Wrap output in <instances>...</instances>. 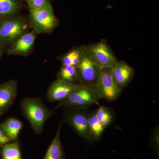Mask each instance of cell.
<instances>
[{"mask_svg": "<svg viewBox=\"0 0 159 159\" xmlns=\"http://www.w3.org/2000/svg\"><path fill=\"white\" fill-rule=\"evenodd\" d=\"M22 113L28 120L36 134H41L47 121L54 114V110L46 107L40 97H27L20 103Z\"/></svg>", "mask_w": 159, "mask_h": 159, "instance_id": "6da1fadb", "label": "cell"}, {"mask_svg": "<svg viewBox=\"0 0 159 159\" xmlns=\"http://www.w3.org/2000/svg\"><path fill=\"white\" fill-rule=\"evenodd\" d=\"M101 99L95 86L83 84L81 87L72 93L62 101L58 102L53 110L64 107L71 108H88L94 104H99Z\"/></svg>", "mask_w": 159, "mask_h": 159, "instance_id": "7a4b0ae2", "label": "cell"}, {"mask_svg": "<svg viewBox=\"0 0 159 159\" xmlns=\"http://www.w3.org/2000/svg\"><path fill=\"white\" fill-rule=\"evenodd\" d=\"M88 108H64V119L68 125L87 143L94 142L89 129Z\"/></svg>", "mask_w": 159, "mask_h": 159, "instance_id": "3957f363", "label": "cell"}, {"mask_svg": "<svg viewBox=\"0 0 159 159\" xmlns=\"http://www.w3.org/2000/svg\"><path fill=\"white\" fill-rule=\"evenodd\" d=\"M29 17L34 31L38 34L51 33L58 25V20L50 3L30 11Z\"/></svg>", "mask_w": 159, "mask_h": 159, "instance_id": "277c9868", "label": "cell"}, {"mask_svg": "<svg viewBox=\"0 0 159 159\" xmlns=\"http://www.w3.org/2000/svg\"><path fill=\"white\" fill-rule=\"evenodd\" d=\"M28 25L21 18L9 17L0 18V45L11 44L25 33Z\"/></svg>", "mask_w": 159, "mask_h": 159, "instance_id": "5b68a950", "label": "cell"}, {"mask_svg": "<svg viewBox=\"0 0 159 159\" xmlns=\"http://www.w3.org/2000/svg\"><path fill=\"white\" fill-rule=\"evenodd\" d=\"M77 68L78 83L96 87L101 70L94 61L87 49Z\"/></svg>", "mask_w": 159, "mask_h": 159, "instance_id": "8992f818", "label": "cell"}, {"mask_svg": "<svg viewBox=\"0 0 159 159\" xmlns=\"http://www.w3.org/2000/svg\"><path fill=\"white\" fill-rule=\"evenodd\" d=\"M94 61L102 69L111 68L118 61L105 40L86 46Z\"/></svg>", "mask_w": 159, "mask_h": 159, "instance_id": "52a82bcc", "label": "cell"}, {"mask_svg": "<svg viewBox=\"0 0 159 159\" xmlns=\"http://www.w3.org/2000/svg\"><path fill=\"white\" fill-rule=\"evenodd\" d=\"M96 88L100 98L109 102L116 100L122 92L114 81L111 74V68L101 70Z\"/></svg>", "mask_w": 159, "mask_h": 159, "instance_id": "ba28073f", "label": "cell"}, {"mask_svg": "<svg viewBox=\"0 0 159 159\" xmlns=\"http://www.w3.org/2000/svg\"><path fill=\"white\" fill-rule=\"evenodd\" d=\"M83 84L69 83L57 79L53 81L47 91V98L51 102H60L81 87Z\"/></svg>", "mask_w": 159, "mask_h": 159, "instance_id": "9c48e42d", "label": "cell"}, {"mask_svg": "<svg viewBox=\"0 0 159 159\" xmlns=\"http://www.w3.org/2000/svg\"><path fill=\"white\" fill-rule=\"evenodd\" d=\"M111 74L117 86L122 90L126 87L133 79L135 70L124 61H118L111 68Z\"/></svg>", "mask_w": 159, "mask_h": 159, "instance_id": "30bf717a", "label": "cell"}, {"mask_svg": "<svg viewBox=\"0 0 159 159\" xmlns=\"http://www.w3.org/2000/svg\"><path fill=\"white\" fill-rule=\"evenodd\" d=\"M17 83L14 80L0 84V116L10 108L17 93Z\"/></svg>", "mask_w": 159, "mask_h": 159, "instance_id": "8fae6325", "label": "cell"}, {"mask_svg": "<svg viewBox=\"0 0 159 159\" xmlns=\"http://www.w3.org/2000/svg\"><path fill=\"white\" fill-rule=\"evenodd\" d=\"M35 40L34 31L24 33L10 44L7 53L9 55H25L32 50Z\"/></svg>", "mask_w": 159, "mask_h": 159, "instance_id": "7c38bea8", "label": "cell"}, {"mask_svg": "<svg viewBox=\"0 0 159 159\" xmlns=\"http://www.w3.org/2000/svg\"><path fill=\"white\" fill-rule=\"evenodd\" d=\"M61 126V124H60L55 136L49 146L43 159H66L60 139Z\"/></svg>", "mask_w": 159, "mask_h": 159, "instance_id": "4fadbf2b", "label": "cell"}, {"mask_svg": "<svg viewBox=\"0 0 159 159\" xmlns=\"http://www.w3.org/2000/svg\"><path fill=\"white\" fill-rule=\"evenodd\" d=\"M0 125L10 141L16 142L22 129L23 123L16 118H9L0 124Z\"/></svg>", "mask_w": 159, "mask_h": 159, "instance_id": "5bb4252c", "label": "cell"}, {"mask_svg": "<svg viewBox=\"0 0 159 159\" xmlns=\"http://www.w3.org/2000/svg\"><path fill=\"white\" fill-rule=\"evenodd\" d=\"M86 50L85 46H81L71 50L60 57L59 59L63 66H72L77 67L82 59Z\"/></svg>", "mask_w": 159, "mask_h": 159, "instance_id": "9a60e30c", "label": "cell"}, {"mask_svg": "<svg viewBox=\"0 0 159 159\" xmlns=\"http://www.w3.org/2000/svg\"><path fill=\"white\" fill-rule=\"evenodd\" d=\"M88 125L94 142H97L101 139L105 128L97 118L95 111L91 113H90Z\"/></svg>", "mask_w": 159, "mask_h": 159, "instance_id": "2e32d148", "label": "cell"}, {"mask_svg": "<svg viewBox=\"0 0 159 159\" xmlns=\"http://www.w3.org/2000/svg\"><path fill=\"white\" fill-rule=\"evenodd\" d=\"M20 8L17 0H0V18L12 16Z\"/></svg>", "mask_w": 159, "mask_h": 159, "instance_id": "e0dca14e", "label": "cell"}, {"mask_svg": "<svg viewBox=\"0 0 159 159\" xmlns=\"http://www.w3.org/2000/svg\"><path fill=\"white\" fill-rule=\"evenodd\" d=\"M57 79L69 83H76L77 81V71L76 67L62 65L57 74Z\"/></svg>", "mask_w": 159, "mask_h": 159, "instance_id": "ac0fdd59", "label": "cell"}, {"mask_svg": "<svg viewBox=\"0 0 159 159\" xmlns=\"http://www.w3.org/2000/svg\"><path fill=\"white\" fill-rule=\"evenodd\" d=\"M2 155L3 159H21L19 145L16 141L3 146Z\"/></svg>", "mask_w": 159, "mask_h": 159, "instance_id": "d6986e66", "label": "cell"}, {"mask_svg": "<svg viewBox=\"0 0 159 159\" xmlns=\"http://www.w3.org/2000/svg\"><path fill=\"white\" fill-rule=\"evenodd\" d=\"M95 112L97 118L105 129L113 121L114 114L112 111L105 106H100Z\"/></svg>", "mask_w": 159, "mask_h": 159, "instance_id": "ffe728a7", "label": "cell"}, {"mask_svg": "<svg viewBox=\"0 0 159 159\" xmlns=\"http://www.w3.org/2000/svg\"><path fill=\"white\" fill-rule=\"evenodd\" d=\"M149 145L156 154L159 156V128L157 126L152 132L149 141Z\"/></svg>", "mask_w": 159, "mask_h": 159, "instance_id": "44dd1931", "label": "cell"}, {"mask_svg": "<svg viewBox=\"0 0 159 159\" xmlns=\"http://www.w3.org/2000/svg\"><path fill=\"white\" fill-rule=\"evenodd\" d=\"M28 3L29 10L39 9L50 4L49 0H26Z\"/></svg>", "mask_w": 159, "mask_h": 159, "instance_id": "7402d4cb", "label": "cell"}, {"mask_svg": "<svg viewBox=\"0 0 159 159\" xmlns=\"http://www.w3.org/2000/svg\"><path fill=\"white\" fill-rule=\"evenodd\" d=\"M10 142V140L4 133L0 125V146H4Z\"/></svg>", "mask_w": 159, "mask_h": 159, "instance_id": "603a6c76", "label": "cell"}, {"mask_svg": "<svg viewBox=\"0 0 159 159\" xmlns=\"http://www.w3.org/2000/svg\"><path fill=\"white\" fill-rule=\"evenodd\" d=\"M5 47H4V46L0 45V59L2 57L3 54H4V51H5Z\"/></svg>", "mask_w": 159, "mask_h": 159, "instance_id": "cb8c5ba5", "label": "cell"}]
</instances>
